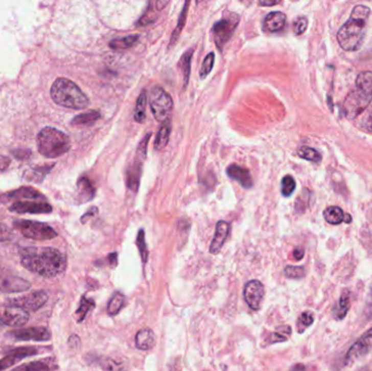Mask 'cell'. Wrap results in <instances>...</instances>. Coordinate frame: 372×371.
I'll use <instances>...</instances> for the list:
<instances>
[{"mask_svg":"<svg viewBox=\"0 0 372 371\" xmlns=\"http://www.w3.org/2000/svg\"><path fill=\"white\" fill-rule=\"evenodd\" d=\"M20 259L25 269L45 277L60 275L66 268L65 255L54 247H23Z\"/></svg>","mask_w":372,"mask_h":371,"instance_id":"obj_1","label":"cell"},{"mask_svg":"<svg viewBox=\"0 0 372 371\" xmlns=\"http://www.w3.org/2000/svg\"><path fill=\"white\" fill-rule=\"evenodd\" d=\"M370 9L358 5L353 9L348 21L337 32V41L346 52H356L365 38Z\"/></svg>","mask_w":372,"mask_h":371,"instance_id":"obj_2","label":"cell"},{"mask_svg":"<svg viewBox=\"0 0 372 371\" xmlns=\"http://www.w3.org/2000/svg\"><path fill=\"white\" fill-rule=\"evenodd\" d=\"M372 100V72L363 71L358 74L355 88L346 96L343 104V114L346 119H356Z\"/></svg>","mask_w":372,"mask_h":371,"instance_id":"obj_3","label":"cell"},{"mask_svg":"<svg viewBox=\"0 0 372 371\" xmlns=\"http://www.w3.org/2000/svg\"><path fill=\"white\" fill-rule=\"evenodd\" d=\"M50 95L57 105L73 110H82L89 105V99L82 89L65 78H59L54 82Z\"/></svg>","mask_w":372,"mask_h":371,"instance_id":"obj_4","label":"cell"},{"mask_svg":"<svg viewBox=\"0 0 372 371\" xmlns=\"http://www.w3.org/2000/svg\"><path fill=\"white\" fill-rule=\"evenodd\" d=\"M37 148L46 158H58L70 150L71 142L62 131L47 126L37 135Z\"/></svg>","mask_w":372,"mask_h":371,"instance_id":"obj_5","label":"cell"},{"mask_svg":"<svg viewBox=\"0 0 372 371\" xmlns=\"http://www.w3.org/2000/svg\"><path fill=\"white\" fill-rule=\"evenodd\" d=\"M149 104L151 113L158 122L164 123L169 120L173 109V100L162 87L155 86L151 89Z\"/></svg>","mask_w":372,"mask_h":371,"instance_id":"obj_6","label":"cell"},{"mask_svg":"<svg viewBox=\"0 0 372 371\" xmlns=\"http://www.w3.org/2000/svg\"><path fill=\"white\" fill-rule=\"evenodd\" d=\"M13 225L23 236L35 241H48L57 236V232L47 223L31 221V220H16Z\"/></svg>","mask_w":372,"mask_h":371,"instance_id":"obj_7","label":"cell"},{"mask_svg":"<svg viewBox=\"0 0 372 371\" xmlns=\"http://www.w3.org/2000/svg\"><path fill=\"white\" fill-rule=\"evenodd\" d=\"M239 22L240 16L234 13H230V16H226V18L220 20L215 24L213 32L215 35L216 45L220 50H222L223 46L227 43V40L231 38Z\"/></svg>","mask_w":372,"mask_h":371,"instance_id":"obj_8","label":"cell"},{"mask_svg":"<svg viewBox=\"0 0 372 371\" xmlns=\"http://www.w3.org/2000/svg\"><path fill=\"white\" fill-rule=\"evenodd\" d=\"M48 299V295L45 291H36L23 296L9 299L8 304L10 305L20 307L25 311H36L40 307H43Z\"/></svg>","mask_w":372,"mask_h":371,"instance_id":"obj_9","label":"cell"},{"mask_svg":"<svg viewBox=\"0 0 372 371\" xmlns=\"http://www.w3.org/2000/svg\"><path fill=\"white\" fill-rule=\"evenodd\" d=\"M30 315L28 311L20 307L8 304L7 306L0 308V324L9 327H22L29 321Z\"/></svg>","mask_w":372,"mask_h":371,"instance_id":"obj_10","label":"cell"},{"mask_svg":"<svg viewBox=\"0 0 372 371\" xmlns=\"http://www.w3.org/2000/svg\"><path fill=\"white\" fill-rule=\"evenodd\" d=\"M31 288L30 282L5 269H0V293L24 292Z\"/></svg>","mask_w":372,"mask_h":371,"instance_id":"obj_11","label":"cell"},{"mask_svg":"<svg viewBox=\"0 0 372 371\" xmlns=\"http://www.w3.org/2000/svg\"><path fill=\"white\" fill-rule=\"evenodd\" d=\"M8 335L13 337L18 341H36V342H45L52 339V333L47 328L44 327H33L25 329H16Z\"/></svg>","mask_w":372,"mask_h":371,"instance_id":"obj_12","label":"cell"},{"mask_svg":"<svg viewBox=\"0 0 372 371\" xmlns=\"http://www.w3.org/2000/svg\"><path fill=\"white\" fill-rule=\"evenodd\" d=\"M10 212L16 214H49L53 207L43 200H22L14 201L9 208Z\"/></svg>","mask_w":372,"mask_h":371,"instance_id":"obj_13","label":"cell"},{"mask_svg":"<svg viewBox=\"0 0 372 371\" xmlns=\"http://www.w3.org/2000/svg\"><path fill=\"white\" fill-rule=\"evenodd\" d=\"M264 296H265V288L260 281L251 280L245 285L244 298L251 309L253 310L260 309Z\"/></svg>","mask_w":372,"mask_h":371,"instance_id":"obj_14","label":"cell"},{"mask_svg":"<svg viewBox=\"0 0 372 371\" xmlns=\"http://www.w3.org/2000/svg\"><path fill=\"white\" fill-rule=\"evenodd\" d=\"M372 349V328L362 334L361 337L353 344V346L348 350L346 354V361H354L362 356L367 355Z\"/></svg>","mask_w":372,"mask_h":371,"instance_id":"obj_15","label":"cell"},{"mask_svg":"<svg viewBox=\"0 0 372 371\" xmlns=\"http://www.w3.org/2000/svg\"><path fill=\"white\" fill-rule=\"evenodd\" d=\"M226 173L231 179L238 181L243 188L250 189L252 187L253 181L248 169L243 168L239 165H231L227 167Z\"/></svg>","mask_w":372,"mask_h":371,"instance_id":"obj_16","label":"cell"},{"mask_svg":"<svg viewBox=\"0 0 372 371\" xmlns=\"http://www.w3.org/2000/svg\"><path fill=\"white\" fill-rule=\"evenodd\" d=\"M230 232V225L225 221H219L216 226V233L214 236V240L210 244V252L211 254H218L221 250L223 244L229 235Z\"/></svg>","mask_w":372,"mask_h":371,"instance_id":"obj_17","label":"cell"},{"mask_svg":"<svg viewBox=\"0 0 372 371\" xmlns=\"http://www.w3.org/2000/svg\"><path fill=\"white\" fill-rule=\"evenodd\" d=\"M36 352L37 351L35 349H31V347L14 350L13 352H11V354H9V355H7L6 357L0 359V371H4L7 368L12 367L13 365L16 364V362L23 359L24 357L35 355V354H37Z\"/></svg>","mask_w":372,"mask_h":371,"instance_id":"obj_18","label":"cell"},{"mask_svg":"<svg viewBox=\"0 0 372 371\" xmlns=\"http://www.w3.org/2000/svg\"><path fill=\"white\" fill-rule=\"evenodd\" d=\"M57 368L58 365L54 358H45L21 365L11 371H53Z\"/></svg>","mask_w":372,"mask_h":371,"instance_id":"obj_19","label":"cell"},{"mask_svg":"<svg viewBox=\"0 0 372 371\" xmlns=\"http://www.w3.org/2000/svg\"><path fill=\"white\" fill-rule=\"evenodd\" d=\"M141 176H142V161L141 160L135 159V161L126 171V184L128 188L133 191L137 192L141 183Z\"/></svg>","mask_w":372,"mask_h":371,"instance_id":"obj_20","label":"cell"},{"mask_svg":"<svg viewBox=\"0 0 372 371\" xmlns=\"http://www.w3.org/2000/svg\"><path fill=\"white\" fill-rule=\"evenodd\" d=\"M323 216H324L326 221L333 225L341 224L342 222H345V223L352 222V217L350 215H345L343 210L337 206L328 207L324 210Z\"/></svg>","mask_w":372,"mask_h":371,"instance_id":"obj_21","label":"cell"},{"mask_svg":"<svg viewBox=\"0 0 372 371\" xmlns=\"http://www.w3.org/2000/svg\"><path fill=\"white\" fill-rule=\"evenodd\" d=\"M286 23V15L280 11L270 12L265 19V29L268 32L276 33L284 29Z\"/></svg>","mask_w":372,"mask_h":371,"instance_id":"obj_22","label":"cell"},{"mask_svg":"<svg viewBox=\"0 0 372 371\" xmlns=\"http://www.w3.org/2000/svg\"><path fill=\"white\" fill-rule=\"evenodd\" d=\"M6 197L10 198L12 200H18V201H22V200H38V199H45L44 195L37 191L34 190L32 188H22L16 191H13L9 194H7Z\"/></svg>","mask_w":372,"mask_h":371,"instance_id":"obj_23","label":"cell"},{"mask_svg":"<svg viewBox=\"0 0 372 371\" xmlns=\"http://www.w3.org/2000/svg\"><path fill=\"white\" fill-rule=\"evenodd\" d=\"M156 343V337L154 332L149 330V329H143L138 331L136 336H135V344L136 347L142 351H148L154 347Z\"/></svg>","mask_w":372,"mask_h":371,"instance_id":"obj_24","label":"cell"},{"mask_svg":"<svg viewBox=\"0 0 372 371\" xmlns=\"http://www.w3.org/2000/svg\"><path fill=\"white\" fill-rule=\"evenodd\" d=\"M351 307V293L350 291H344L341 295L340 300L334 307L333 314L337 320H342L347 315Z\"/></svg>","mask_w":372,"mask_h":371,"instance_id":"obj_25","label":"cell"},{"mask_svg":"<svg viewBox=\"0 0 372 371\" xmlns=\"http://www.w3.org/2000/svg\"><path fill=\"white\" fill-rule=\"evenodd\" d=\"M170 134H171V122L168 120L160 126L155 140V148L158 150L164 149L168 144L169 138H170Z\"/></svg>","mask_w":372,"mask_h":371,"instance_id":"obj_26","label":"cell"},{"mask_svg":"<svg viewBox=\"0 0 372 371\" xmlns=\"http://www.w3.org/2000/svg\"><path fill=\"white\" fill-rule=\"evenodd\" d=\"M78 188H79V198L81 199L82 202L88 201L95 196V189L87 178L80 179L78 183Z\"/></svg>","mask_w":372,"mask_h":371,"instance_id":"obj_27","label":"cell"},{"mask_svg":"<svg viewBox=\"0 0 372 371\" xmlns=\"http://www.w3.org/2000/svg\"><path fill=\"white\" fill-rule=\"evenodd\" d=\"M146 105H147V95L146 91L143 90L136 100V105H135L134 109V119L137 123H143L145 121Z\"/></svg>","mask_w":372,"mask_h":371,"instance_id":"obj_28","label":"cell"},{"mask_svg":"<svg viewBox=\"0 0 372 371\" xmlns=\"http://www.w3.org/2000/svg\"><path fill=\"white\" fill-rule=\"evenodd\" d=\"M192 57H193V49H190L182 56L181 61H180V67L182 69V74H183V86H184V88L188 86L189 80H190Z\"/></svg>","mask_w":372,"mask_h":371,"instance_id":"obj_29","label":"cell"},{"mask_svg":"<svg viewBox=\"0 0 372 371\" xmlns=\"http://www.w3.org/2000/svg\"><path fill=\"white\" fill-rule=\"evenodd\" d=\"M125 304V297L122 293L117 292L113 294V296L110 298L109 304H108V314L110 316H115L117 314L120 313V310L122 309V307L124 306Z\"/></svg>","mask_w":372,"mask_h":371,"instance_id":"obj_30","label":"cell"},{"mask_svg":"<svg viewBox=\"0 0 372 371\" xmlns=\"http://www.w3.org/2000/svg\"><path fill=\"white\" fill-rule=\"evenodd\" d=\"M138 38H140L138 35H129L126 37L111 40L110 41L109 46L113 50H124V49H128V48L132 47L138 40Z\"/></svg>","mask_w":372,"mask_h":371,"instance_id":"obj_31","label":"cell"},{"mask_svg":"<svg viewBox=\"0 0 372 371\" xmlns=\"http://www.w3.org/2000/svg\"><path fill=\"white\" fill-rule=\"evenodd\" d=\"M100 118V113L97 110H91L85 113H82L80 115H77L72 120L73 125H87L94 123Z\"/></svg>","mask_w":372,"mask_h":371,"instance_id":"obj_32","label":"cell"},{"mask_svg":"<svg viewBox=\"0 0 372 371\" xmlns=\"http://www.w3.org/2000/svg\"><path fill=\"white\" fill-rule=\"evenodd\" d=\"M95 307V302L92 300L91 298H87L86 296H83L81 298V303H80V306L77 310V319L78 321L81 322L83 321L84 319H85L86 315L88 314V311L90 309H92Z\"/></svg>","mask_w":372,"mask_h":371,"instance_id":"obj_33","label":"cell"},{"mask_svg":"<svg viewBox=\"0 0 372 371\" xmlns=\"http://www.w3.org/2000/svg\"><path fill=\"white\" fill-rule=\"evenodd\" d=\"M291 333H292L291 328L289 326H284V327L278 329L276 332L270 334V336L268 337L267 343L274 344V343H278V342H285V341L289 340Z\"/></svg>","mask_w":372,"mask_h":371,"instance_id":"obj_34","label":"cell"},{"mask_svg":"<svg viewBox=\"0 0 372 371\" xmlns=\"http://www.w3.org/2000/svg\"><path fill=\"white\" fill-rule=\"evenodd\" d=\"M191 3H185L184 4V7H183V10L180 14V19H179V23H177L176 25V29L174 30L173 34H172V38H171V45H174V41L176 40V38L179 37L180 33L182 32L183 28H184V24L186 22V15H188V11H189V7H190Z\"/></svg>","mask_w":372,"mask_h":371,"instance_id":"obj_35","label":"cell"},{"mask_svg":"<svg viewBox=\"0 0 372 371\" xmlns=\"http://www.w3.org/2000/svg\"><path fill=\"white\" fill-rule=\"evenodd\" d=\"M298 156L303 159H306L308 161L312 163H320L321 161V155L314 148L310 147H301L298 149Z\"/></svg>","mask_w":372,"mask_h":371,"instance_id":"obj_36","label":"cell"},{"mask_svg":"<svg viewBox=\"0 0 372 371\" xmlns=\"http://www.w3.org/2000/svg\"><path fill=\"white\" fill-rule=\"evenodd\" d=\"M136 245L138 247V250H140V254H141L143 263L145 264L146 261H147V259H148V249H147L146 241H145V231H144V230H140V232L137 234Z\"/></svg>","mask_w":372,"mask_h":371,"instance_id":"obj_37","label":"cell"},{"mask_svg":"<svg viewBox=\"0 0 372 371\" xmlns=\"http://www.w3.org/2000/svg\"><path fill=\"white\" fill-rule=\"evenodd\" d=\"M215 58H216L215 54L210 53L204 59V61H202V64L200 67V78L201 79H205L207 75L211 72V70H213L214 64H215Z\"/></svg>","mask_w":372,"mask_h":371,"instance_id":"obj_38","label":"cell"},{"mask_svg":"<svg viewBox=\"0 0 372 371\" xmlns=\"http://www.w3.org/2000/svg\"><path fill=\"white\" fill-rule=\"evenodd\" d=\"M296 189V183L293 176L285 175L282 180V195L285 197L291 196Z\"/></svg>","mask_w":372,"mask_h":371,"instance_id":"obj_39","label":"cell"},{"mask_svg":"<svg viewBox=\"0 0 372 371\" xmlns=\"http://www.w3.org/2000/svg\"><path fill=\"white\" fill-rule=\"evenodd\" d=\"M99 365L105 371H123L121 364L109 357H101Z\"/></svg>","mask_w":372,"mask_h":371,"instance_id":"obj_40","label":"cell"},{"mask_svg":"<svg viewBox=\"0 0 372 371\" xmlns=\"http://www.w3.org/2000/svg\"><path fill=\"white\" fill-rule=\"evenodd\" d=\"M312 322H314V316H312L310 313H308V311H305V313H303L299 316L298 321H297L298 332L299 333H303L304 331L306 330V329L308 327H310L312 324Z\"/></svg>","mask_w":372,"mask_h":371,"instance_id":"obj_41","label":"cell"},{"mask_svg":"<svg viewBox=\"0 0 372 371\" xmlns=\"http://www.w3.org/2000/svg\"><path fill=\"white\" fill-rule=\"evenodd\" d=\"M284 273L289 279H301L305 275V269L298 266H287L284 269Z\"/></svg>","mask_w":372,"mask_h":371,"instance_id":"obj_42","label":"cell"},{"mask_svg":"<svg viewBox=\"0 0 372 371\" xmlns=\"http://www.w3.org/2000/svg\"><path fill=\"white\" fill-rule=\"evenodd\" d=\"M150 133H148L145 137L142 140V142L140 143L138 148L136 150V159L141 160V161H144V159L146 158V154H147V146L149 143V138H150Z\"/></svg>","mask_w":372,"mask_h":371,"instance_id":"obj_43","label":"cell"},{"mask_svg":"<svg viewBox=\"0 0 372 371\" xmlns=\"http://www.w3.org/2000/svg\"><path fill=\"white\" fill-rule=\"evenodd\" d=\"M154 9H155V8H151V4H149V7L147 8L146 12L144 13V15L140 19L138 24L144 25V27H145V25H148L150 23H154L157 20V15L154 13Z\"/></svg>","mask_w":372,"mask_h":371,"instance_id":"obj_44","label":"cell"},{"mask_svg":"<svg viewBox=\"0 0 372 371\" xmlns=\"http://www.w3.org/2000/svg\"><path fill=\"white\" fill-rule=\"evenodd\" d=\"M308 27V20L305 16H299V18L295 21L294 23V32L296 35H301L303 33H305Z\"/></svg>","mask_w":372,"mask_h":371,"instance_id":"obj_45","label":"cell"},{"mask_svg":"<svg viewBox=\"0 0 372 371\" xmlns=\"http://www.w3.org/2000/svg\"><path fill=\"white\" fill-rule=\"evenodd\" d=\"M12 238V232L6 224L0 222V241H9Z\"/></svg>","mask_w":372,"mask_h":371,"instance_id":"obj_46","label":"cell"},{"mask_svg":"<svg viewBox=\"0 0 372 371\" xmlns=\"http://www.w3.org/2000/svg\"><path fill=\"white\" fill-rule=\"evenodd\" d=\"M304 255H305V251H304V249H303V248L297 247V248H295V249H294L293 256H294V258H295L296 260H300V259L304 257Z\"/></svg>","mask_w":372,"mask_h":371,"instance_id":"obj_47","label":"cell"},{"mask_svg":"<svg viewBox=\"0 0 372 371\" xmlns=\"http://www.w3.org/2000/svg\"><path fill=\"white\" fill-rule=\"evenodd\" d=\"M97 214V208L96 207H94V208H91L90 210H89V212L85 215V216H83L82 217V219H81V221L84 223V222H85L86 220H87V219H88V217H92V216H94V215H96Z\"/></svg>","mask_w":372,"mask_h":371,"instance_id":"obj_48","label":"cell"},{"mask_svg":"<svg viewBox=\"0 0 372 371\" xmlns=\"http://www.w3.org/2000/svg\"><path fill=\"white\" fill-rule=\"evenodd\" d=\"M108 259H109L110 265L115 266L118 264V255H117V252H112V254H110L108 256Z\"/></svg>","mask_w":372,"mask_h":371,"instance_id":"obj_49","label":"cell"},{"mask_svg":"<svg viewBox=\"0 0 372 371\" xmlns=\"http://www.w3.org/2000/svg\"><path fill=\"white\" fill-rule=\"evenodd\" d=\"M290 371H307V368L303 364H296L291 368Z\"/></svg>","mask_w":372,"mask_h":371,"instance_id":"obj_50","label":"cell"},{"mask_svg":"<svg viewBox=\"0 0 372 371\" xmlns=\"http://www.w3.org/2000/svg\"><path fill=\"white\" fill-rule=\"evenodd\" d=\"M280 4V2H259V5L260 6H265V7H271V6H275V5H278Z\"/></svg>","mask_w":372,"mask_h":371,"instance_id":"obj_51","label":"cell"},{"mask_svg":"<svg viewBox=\"0 0 372 371\" xmlns=\"http://www.w3.org/2000/svg\"><path fill=\"white\" fill-rule=\"evenodd\" d=\"M371 124H372V121H371Z\"/></svg>","mask_w":372,"mask_h":371,"instance_id":"obj_52","label":"cell"}]
</instances>
